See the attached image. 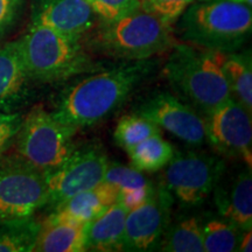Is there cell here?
Here are the masks:
<instances>
[{
	"label": "cell",
	"mask_w": 252,
	"mask_h": 252,
	"mask_svg": "<svg viewBox=\"0 0 252 252\" xmlns=\"http://www.w3.org/2000/svg\"><path fill=\"white\" fill-rule=\"evenodd\" d=\"M96 17L84 0H43L33 23L80 41L94 27Z\"/></svg>",
	"instance_id": "14"
},
{
	"label": "cell",
	"mask_w": 252,
	"mask_h": 252,
	"mask_svg": "<svg viewBox=\"0 0 252 252\" xmlns=\"http://www.w3.org/2000/svg\"><path fill=\"white\" fill-rule=\"evenodd\" d=\"M134 113L149 118L161 130L193 147H200L206 141L200 112L169 93L152 94L134 109Z\"/></svg>",
	"instance_id": "12"
},
{
	"label": "cell",
	"mask_w": 252,
	"mask_h": 252,
	"mask_svg": "<svg viewBox=\"0 0 252 252\" xmlns=\"http://www.w3.org/2000/svg\"><path fill=\"white\" fill-rule=\"evenodd\" d=\"M222 60L220 52L175 45L163 67V75L179 96L206 115L232 98Z\"/></svg>",
	"instance_id": "2"
},
{
	"label": "cell",
	"mask_w": 252,
	"mask_h": 252,
	"mask_svg": "<svg viewBox=\"0 0 252 252\" xmlns=\"http://www.w3.org/2000/svg\"><path fill=\"white\" fill-rule=\"evenodd\" d=\"M33 81L28 75L19 41L0 47V111L15 112L33 96Z\"/></svg>",
	"instance_id": "13"
},
{
	"label": "cell",
	"mask_w": 252,
	"mask_h": 252,
	"mask_svg": "<svg viewBox=\"0 0 252 252\" xmlns=\"http://www.w3.org/2000/svg\"><path fill=\"white\" fill-rule=\"evenodd\" d=\"M77 131L53 112L35 106L23 117L14 141L17 153L32 166L48 173L61 166L75 150L72 138Z\"/></svg>",
	"instance_id": "6"
},
{
	"label": "cell",
	"mask_w": 252,
	"mask_h": 252,
	"mask_svg": "<svg viewBox=\"0 0 252 252\" xmlns=\"http://www.w3.org/2000/svg\"><path fill=\"white\" fill-rule=\"evenodd\" d=\"M131 166L140 172L154 173L160 171L171 161L175 154L174 147L161 134H156L126 151Z\"/></svg>",
	"instance_id": "22"
},
{
	"label": "cell",
	"mask_w": 252,
	"mask_h": 252,
	"mask_svg": "<svg viewBox=\"0 0 252 252\" xmlns=\"http://www.w3.org/2000/svg\"><path fill=\"white\" fill-rule=\"evenodd\" d=\"M47 200L45 172L18 154L0 158V222L32 219Z\"/></svg>",
	"instance_id": "7"
},
{
	"label": "cell",
	"mask_w": 252,
	"mask_h": 252,
	"mask_svg": "<svg viewBox=\"0 0 252 252\" xmlns=\"http://www.w3.org/2000/svg\"><path fill=\"white\" fill-rule=\"evenodd\" d=\"M94 43L104 54L124 61L152 59L175 46L172 25L140 8L103 21Z\"/></svg>",
	"instance_id": "5"
},
{
	"label": "cell",
	"mask_w": 252,
	"mask_h": 252,
	"mask_svg": "<svg viewBox=\"0 0 252 252\" xmlns=\"http://www.w3.org/2000/svg\"><path fill=\"white\" fill-rule=\"evenodd\" d=\"M231 1H236V2H242V4H245V5L250 6V7H251V5H252V0H231Z\"/></svg>",
	"instance_id": "31"
},
{
	"label": "cell",
	"mask_w": 252,
	"mask_h": 252,
	"mask_svg": "<svg viewBox=\"0 0 252 252\" xmlns=\"http://www.w3.org/2000/svg\"><path fill=\"white\" fill-rule=\"evenodd\" d=\"M158 248L168 252H204L202 220L184 216L174 223L169 222Z\"/></svg>",
	"instance_id": "20"
},
{
	"label": "cell",
	"mask_w": 252,
	"mask_h": 252,
	"mask_svg": "<svg viewBox=\"0 0 252 252\" xmlns=\"http://www.w3.org/2000/svg\"><path fill=\"white\" fill-rule=\"evenodd\" d=\"M39 229L34 217L0 222V252L33 251Z\"/></svg>",
	"instance_id": "23"
},
{
	"label": "cell",
	"mask_w": 252,
	"mask_h": 252,
	"mask_svg": "<svg viewBox=\"0 0 252 252\" xmlns=\"http://www.w3.org/2000/svg\"><path fill=\"white\" fill-rule=\"evenodd\" d=\"M104 181L112 185L118 190L119 200L128 210L135 209L147 200L153 184L143 174L130 166L117 162H109Z\"/></svg>",
	"instance_id": "19"
},
{
	"label": "cell",
	"mask_w": 252,
	"mask_h": 252,
	"mask_svg": "<svg viewBox=\"0 0 252 252\" xmlns=\"http://www.w3.org/2000/svg\"><path fill=\"white\" fill-rule=\"evenodd\" d=\"M181 36L198 48L230 53L250 35V6L231 0H200L182 13Z\"/></svg>",
	"instance_id": "4"
},
{
	"label": "cell",
	"mask_w": 252,
	"mask_h": 252,
	"mask_svg": "<svg viewBox=\"0 0 252 252\" xmlns=\"http://www.w3.org/2000/svg\"><path fill=\"white\" fill-rule=\"evenodd\" d=\"M118 190L112 185L103 181L96 187L81 191L53 210L48 219L54 220L87 224L118 202Z\"/></svg>",
	"instance_id": "16"
},
{
	"label": "cell",
	"mask_w": 252,
	"mask_h": 252,
	"mask_svg": "<svg viewBox=\"0 0 252 252\" xmlns=\"http://www.w3.org/2000/svg\"><path fill=\"white\" fill-rule=\"evenodd\" d=\"M215 203L222 217L239 228H252V178L251 167H244L231 179L229 186L215 189Z\"/></svg>",
	"instance_id": "15"
},
{
	"label": "cell",
	"mask_w": 252,
	"mask_h": 252,
	"mask_svg": "<svg viewBox=\"0 0 252 252\" xmlns=\"http://www.w3.org/2000/svg\"><path fill=\"white\" fill-rule=\"evenodd\" d=\"M143 11L173 25L194 0H138Z\"/></svg>",
	"instance_id": "27"
},
{
	"label": "cell",
	"mask_w": 252,
	"mask_h": 252,
	"mask_svg": "<svg viewBox=\"0 0 252 252\" xmlns=\"http://www.w3.org/2000/svg\"><path fill=\"white\" fill-rule=\"evenodd\" d=\"M222 67L232 98L251 115L252 111V68L250 54L223 53Z\"/></svg>",
	"instance_id": "21"
},
{
	"label": "cell",
	"mask_w": 252,
	"mask_h": 252,
	"mask_svg": "<svg viewBox=\"0 0 252 252\" xmlns=\"http://www.w3.org/2000/svg\"><path fill=\"white\" fill-rule=\"evenodd\" d=\"M206 140L222 157L252 166L251 115L234 98L203 115Z\"/></svg>",
	"instance_id": "10"
},
{
	"label": "cell",
	"mask_w": 252,
	"mask_h": 252,
	"mask_svg": "<svg viewBox=\"0 0 252 252\" xmlns=\"http://www.w3.org/2000/svg\"><path fill=\"white\" fill-rule=\"evenodd\" d=\"M20 7V0H0V36L14 24Z\"/></svg>",
	"instance_id": "29"
},
{
	"label": "cell",
	"mask_w": 252,
	"mask_h": 252,
	"mask_svg": "<svg viewBox=\"0 0 252 252\" xmlns=\"http://www.w3.org/2000/svg\"><path fill=\"white\" fill-rule=\"evenodd\" d=\"M84 1L104 23L117 20L140 8L138 0H84Z\"/></svg>",
	"instance_id": "26"
},
{
	"label": "cell",
	"mask_w": 252,
	"mask_h": 252,
	"mask_svg": "<svg viewBox=\"0 0 252 252\" xmlns=\"http://www.w3.org/2000/svg\"><path fill=\"white\" fill-rule=\"evenodd\" d=\"M154 70L156 63L147 59L87 74L60 94L53 113L77 130L89 127L117 111Z\"/></svg>",
	"instance_id": "1"
},
{
	"label": "cell",
	"mask_w": 252,
	"mask_h": 252,
	"mask_svg": "<svg viewBox=\"0 0 252 252\" xmlns=\"http://www.w3.org/2000/svg\"><path fill=\"white\" fill-rule=\"evenodd\" d=\"M108 166V156L98 144L76 146L61 166L46 173V207L54 210L74 195L102 184Z\"/></svg>",
	"instance_id": "9"
},
{
	"label": "cell",
	"mask_w": 252,
	"mask_h": 252,
	"mask_svg": "<svg viewBox=\"0 0 252 252\" xmlns=\"http://www.w3.org/2000/svg\"><path fill=\"white\" fill-rule=\"evenodd\" d=\"M156 134H161V128L149 118L132 113L119 119L113 138L122 149H132L137 144Z\"/></svg>",
	"instance_id": "25"
},
{
	"label": "cell",
	"mask_w": 252,
	"mask_h": 252,
	"mask_svg": "<svg viewBox=\"0 0 252 252\" xmlns=\"http://www.w3.org/2000/svg\"><path fill=\"white\" fill-rule=\"evenodd\" d=\"M19 41L27 72L33 82L60 83L100 70L80 41L40 24L32 25Z\"/></svg>",
	"instance_id": "3"
},
{
	"label": "cell",
	"mask_w": 252,
	"mask_h": 252,
	"mask_svg": "<svg viewBox=\"0 0 252 252\" xmlns=\"http://www.w3.org/2000/svg\"><path fill=\"white\" fill-rule=\"evenodd\" d=\"M23 117V113L19 111H0V158L4 157L6 151L14 144Z\"/></svg>",
	"instance_id": "28"
},
{
	"label": "cell",
	"mask_w": 252,
	"mask_h": 252,
	"mask_svg": "<svg viewBox=\"0 0 252 252\" xmlns=\"http://www.w3.org/2000/svg\"><path fill=\"white\" fill-rule=\"evenodd\" d=\"M243 230L224 217L202 222L204 252H232L237 250L238 239Z\"/></svg>",
	"instance_id": "24"
},
{
	"label": "cell",
	"mask_w": 252,
	"mask_h": 252,
	"mask_svg": "<svg viewBox=\"0 0 252 252\" xmlns=\"http://www.w3.org/2000/svg\"><path fill=\"white\" fill-rule=\"evenodd\" d=\"M162 185L173 198L185 206H197L213 193L220 180L224 165L207 152H175L163 167Z\"/></svg>",
	"instance_id": "8"
},
{
	"label": "cell",
	"mask_w": 252,
	"mask_h": 252,
	"mask_svg": "<svg viewBox=\"0 0 252 252\" xmlns=\"http://www.w3.org/2000/svg\"><path fill=\"white\" fill-rule=\"evenodd\" d=\"M239 252H251L252 251V230H243L238 239L237 250Z\"/></svg>",
	"instance_id": "30"
},
{
	"label": "cell",
	"mask_w": 252,
	"mask_h": 252,
	"mask_svg": "<svg viewBox=\"0 0 252 252\" xmlns=\"http://www.w3.org/2000/svg\"><path fill=\"white\" fill-rule=\"evenodd\" d=\"M33 251L83 252L86 249V224L47 219L40 223Z\"/></svg>",
	"instance_id": "18"
},
{
	"label": "cell",
	"mask_w": 252,
	"mask_h": 252,
	"mask_svg": "<svg viewBox=\"0 0 252 252\" xmlns=\"http://www.w3.org/2000/svg\"><path fill=\"white\" fill-rule=\"evenodd\" d=\"M127 213V208L121 202H116L96 219L87 223V251H124V234Z\"/></svg>",
	"instance_id": "17"
},
{
	"label": "cell",
	"mask_w": 252,
	"mask_h": 252,
	"mask_svg": "<svg viewBox=\"0 0 252 252\" xmlns=\"http://www.w3.org/2000/svg\"><path fill=\"white\" fill-rule=\"evenodd\" d=\"M174 198L162 184L152 186L143 204L128 210L125 223L124 250H157L163 232L171 222Z\"/></svg>",
	"instance_id": "11"
}]
</instances>
